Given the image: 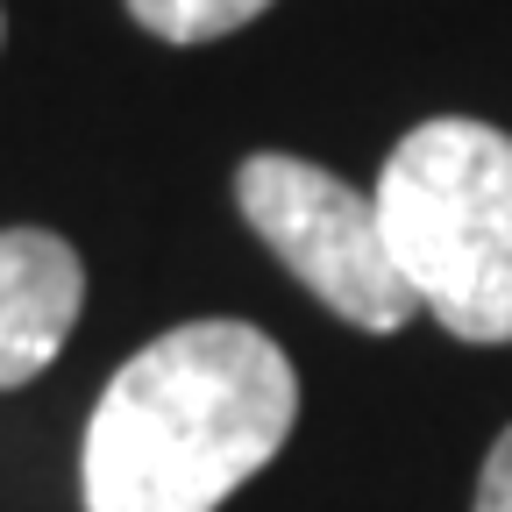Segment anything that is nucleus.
<instances>
[{
    "label": "nucleus",
    "instance_id": "nucleus-2",
    "mask_svg": "<svg viewBox=\"0 0 512 512\" xmlns=\"http://www.w3.org/2000/svg\"><path fill=\"white\" fill-rule=\"evenodd\" d=\"M377 221L399 271L456 342H512V136L441 114L377 171Z\"/></svg>",
    "mask_w": 512,
    "mask_h": 512
},
{
    "label": "nucleus",
    "instance_id": "nucleus-5",
    "mask_svg": "<svg viewBox=\"0 0 512 512\" xmlns=\"http://www.w3.org/2000/svg\"><path fill=\"white\" fill-rule=\"evenodd\" d=\"M264 8L271 0H128V15L164 43H214V36L256 22Z\"/></svg>",
    "mask_w": 512,
    "mask_h": 512
},
{
    "label": "nucleus",
    "instance_id": "nucleus-1",
    "mask_svg": "<svg viewBox=\"0 0 512 512\" xmlns=\"http://www.w3.org/2000/svg\"><path fill=\"white\" fill-rule=\"evenodd\" d=\"M299 420L285 349L249 320H185L128 356L86 420V512H221Z\"/></svg>",
    "mask_w": 512,
    "mask_h": 512
},
{
    "label": "nucleus",
    "instance_id": "nucleus-3",
    "mask_svg": "<svg viewBox=\"0 0 512 512\" xmlns=\"http://www.w3.org/2000/svg\"><path fill=\"white\" fill-rule=\"evenodd\" d=\"M235 207H242V221L256 235H264V249L285 256V271L320 306H335L349 328L399 335L420 313L392 242H384L377 200L356 192V185H342L335 171L264 150V157H249L235 171Z\"/></svg>",
    "mask_w": 512,
    "mask_h": 512
},
{
    "label": "nucleus",
    "instance_id": "nucleus-7",
    "mask_svg": "<svg viewBox=\"0 0 512 512\" xmlns=\"http://www.w3.org/2000/svg\"><path fill=\"white\" fill-rule=\"evenodd\" d=\"M0 29H8V22H0Z\"/></svg>",
    "mask_w": 512,
    "mask_h": 512
},
{
    "label": "nucleus",
    "instance_id": "nucleus-4",
    "mask_svg": "<svg viewBox=\"0 0 512 512\" xmlns=\"http://www.w3.org/2000/svg\"><path fill=\"white\" fill-rule=\"evenodd\" d=\"M86 306V264L50 228H0V392L57 363Z\"/></svg>",
    "mask_w": 512,
    "mask_h": 512
},
{
    "label": "nucleus",
    "instance_id": "nucleus-6",
    "mask_svg": "<svg viewBox=\"0 0 512 512\" xmlns=\"http://www.w3.org/2000/svg\"><path fill=\"white\" fill-rule=\"evenodd\" d=\"M470 512H512V427L491 441L484 477H477V505H470Z\"/></svg>",
    "mask_w": 512,
    "mask_h": 512
}]
</instances>
